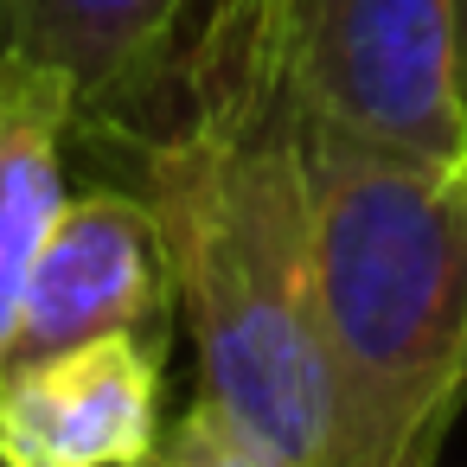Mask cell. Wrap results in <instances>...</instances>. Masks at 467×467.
Here are the masks:
<instances>
[{
  "label": "cell",
  "mask_w": 467,
  "mask_h": 467,
  "mask_svg": "<svg viewBox=\"0 0 467 467\" xmlns=\"http://www.w3.org/2000/svg\"><path fill=\"white\" fill-rule=\"evenodd\" d=\"M90 161H103V180L135 186L161 224L199 397L275 467H333L301 109L244 122L186 116Z\"/></svg>",
  "instance_id": "1"
},
{
  "label": "cell",
  "mask_w": 467,
  "mask_h": 467,
  "mask_svg": "<svg viewBox=\"0 0 467 467\" xmlns=\"http://www.w3.org/2000/svg\"><path fill=\"white\" fill-rule=\"evenodd\" d=\"M333 467H435L467 410V167L301 109Z\"/></svg>",
  "instance_id": "2"
},
{
  "label": "cell",
  "mask_w": 467,
  "mask_h": 467,
  "mask_svg": "<svg viewBox=\"0 0 467 467\" xmlns=\"http://www.w3.org/2000/svg\"><path fill=\"white\" fill-rule=\"evenodd\" d=\"M250 52L295 109L467 167L461 0H256Z\"/></svg>",
  "instance_id": "3"
},
{
  "label": "cell",
  "mask_w": 467,
  "mask_h": 467,
  "mask_svg": "<svg viewBox=\"0 0 467 467\" xmlns=\"http://www.w3.org/2000/svg\"><path fill=\"white\" fill-rule=\"evenodd\" d=\"M173 327H180L173 263L148 199L122 180H97L65 199V212L39 244L7 365L103 339V333H141L167 346Z\"/></svg>",
  "instance_id": "4"
},
{
  "label": "cell",
  "mask_w": 467,
  "mask_h": 467,
  "mask_svg": "<svg viewBox=\"0 0 467 467\" xmlns=\"http://www.w3.org/2000/svg\"><path fill=\"white\" fill-rule=\"evenodd\" d=\"M205 0H0V46L78 97V154L154 135Z\"/></svg>",
  "instance_id": "5"
},
{
  "label": "cell",
  "mask_w": 467,
  "mask_h": 467,
  "mask_svg": "<svg viewBox=\"0 0 467 467\" xmlns=\"http://www.w3.org/2000/svg\"><path fill=\"white\" fill-rule=\"evenodd\" d=\"M167 410V346L103 333L0 371L7 467H135Z\"/></svg>",
  "instance_id": "6"
},
{
  "label": "cell",
  "mask_w": 467,
  "mask_h": 467,
  "mask_svg": "<svg viewBox=\"0 0 467 467\" xmlns=\"http://www.w3.org/2000/svg\"><path fill=\"white\" fill-rule=\"evenodd\" d=\"M71 154H78L71 84L52 65L0 46V371L14 358V327L39 244L71 199Z\"/></svg>",
  "instance_id": "7"
},
{
  "label": "cell",
  "mask_w": 467,
  "mask_h": 467,
  "mask_svg": "<svg viewBox=\"0 0 467 467\" xmlns=\"http://www.w3.org/2000/svg\"><path fill=\"white\" fill-rule=\"evenodd\" d=\"M135 467H275L244 429H231L205 397H192L173 422H161L154 448Z\"/></svg>",
  "instance_id": "8"
},
{
  "label": "cell",
  "mask_w": 467,
  "mask_h": 467,
  "mask_svg": "<svg viewBox=\"0 0 467 467\" xmlns=\"http://www.w3.org/2000/svg\"><path fill=\"white\" fill-rule=\"evenodd\" d=\"M461 52H467V0H461Z\"/></svg>",
  "instance_id": "9"
},
{
  "label": "cell",
  "mask_w": 467,
  "mask_h": 467,
  "mask_svg": "<svg viewBox=\"0 0 467 467\" xmlns=\"http://www.w3.org/2000/svg\"><path fill=\"white\" fill-rule=\"evenodd\" d=\"M0 467H7V461H0Z\"/></svg>",
  "instance_id": "10"
}]
</instances>
